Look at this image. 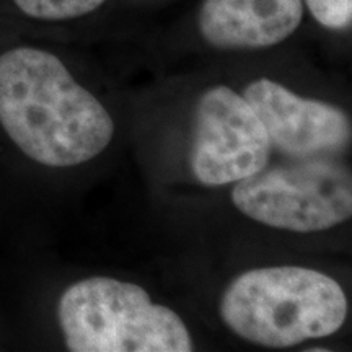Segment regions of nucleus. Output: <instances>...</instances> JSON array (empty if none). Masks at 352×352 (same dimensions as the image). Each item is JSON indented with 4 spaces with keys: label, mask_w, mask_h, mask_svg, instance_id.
Masks as SVG:
<instances>
[{
    "label": "nucleus",
    "mask_w": 352,
    "mask_h": 352,
    "mask_svg": "<svg viewBox=\"0 0 352 352\" xmlns=\"http://www.w3.org/2000/svg\"><path fill=\"white\" fill-rule=\"evenodd\" d=\"M0 127L26 158L47 168L87 164L114 135L103 104L60 57L36 46L0 54Z\"/></svg>",
    "instance_id": "nucleus-1"
},
{
    "label": "nucleus",
    "mask_w": 352,
    "mask_h": 352,
    "mask_svg": "<svg viewBox=\"0 0 352 352\" xmlns=\"http://www.w3.org/2000/svg\"><path fill=\"white\" fill-rule=\"evenodd\" d=\"M220 315L246 341L290 347L336 333L346 321L347 298L333 277L316 270L259 267L228 285Z\"/></svg>",
    "instance_id": "nucleus-2"
},
{
    "label": "nucleus",
    "mask_w": 352,
    "mask_h": 352,
    "mask_svg": "<svg viewBox=\"0 0 352 352\" xmlns=\"http://www.w3.org/2000/svg\"><path fill=\"white\" fill-rule=\"evenodd\" d=\"M57 321L72 352H189L184 321L153 303L140 285L88 277L69 285L57 302Z\"/></svg>",
    "instance_id": "nucleus-3"
},
{
    "label": "nucleus",
    "mask_w": 352,
    "mask_h": 352,
    "mask_svg": "<svg viewBox=\"0 0 352 352\" xmlns=\"http://www.w3.org/2000/svg\"><path fill=\"white\" fill-rule=\"evenodd\" d=\"M235 208L263 226L280 230L321 232L352 214V178L328 158H298L240 179L232 189Z\"/></svg>",
    "instance_id": "nucleus-4"
},
{
    "label": "nucleus",
    "mask_w": 352,
    "mask_h": 352,
    "mask_svg": "<svg viewBox=\"0 0 352 352\" xmlns=\"http://www.w3.org/2000/svg\"><path fill=\"white\" fill-rule=\"evenodd\" d=\"M271 144L250 103L232 88H209L197 101L191 170L206 186L256 175L270 164Z\"/></svg>",
    "instance_id": "nucleus-5"
},
{
    "label": "nucleus",
    "mask_w": 352,
    "mask_h": 352,
    "mask_svg": "<svg viewBox=\"0 0 352 352\" xmlns=\"http://www.w3.org/2000/svg\"><path fill=\"white\" fill-rule=\"evenodd\" d=\"M243 98L266 129L272 148L290 158H328L351 144V121L341 108L302 98L280 83L259 78Z\"/></svg>",
    "instance_id": "nucleus-6"
},
{
    "label": "nucleus",
    "mask_w": 352,
    "mask_h": 352,
    "mask_svg": "<svg viewBox=\"0 0 352 352\" xmlns=\"http://www.w3.org/2000/svg\"><path fill=\"white\" fill-rule=\"evenodd\" d=\"M303 13L302 0H204L197 26L217 50H266L292 36Z\"/></svg>",
    "instance_id": "nucleus-7"
},
{
    "label": "nucleus",
    "mask_w": 352,
    "mask_h": 352,
    "mask_svg": "<svg viewBox=\"0 0 352 352\" xmlns=\"http://www.w3.org/2000/svg\"><path fill=\"white\" fill-rule=\"evenodd\" d=\"M13 6L38 21H67L90 15L107 0H12Z\"/></svg>",
    "instance_id": "nucleus-8"
},
{
    "label": "nucleus",
    "mask_w": 352,
    "mask_h": 352,
    "mask_svg": "<svg viewBox=\"0 0 352 352\" xmlns=\"http://www.w3.org/2000/svg\"><path fill=\"white\" fill-rule=\"evenodd\" d=\"M311 16L323 28L342 32L351 28L352 0H302Z\"/></svg>",
    "instance_id": "nucleus-9"
}]
</instances>
